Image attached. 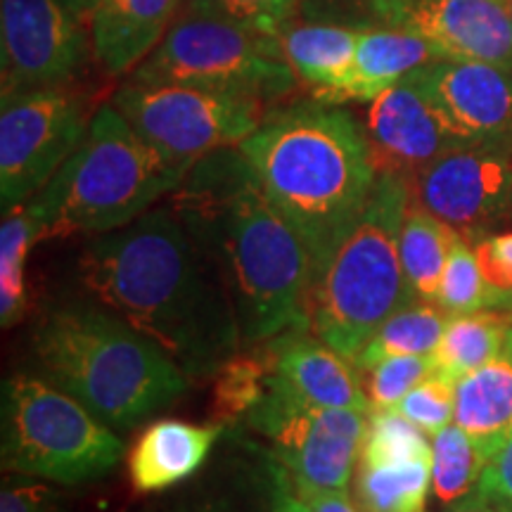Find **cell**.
Listing matches in <instances>:
<instances>
[{"label": "cell", "instance_id": "cell-4", "mask_svg": "<svg viewBox=\"0 0 512 512\" xmlns=\"http://www.w3.org/2000/svg\"><path fill=\"white\" fill-rule=\"evenodd\" d=\"M48 380L112 430H128L188 392V375L164 349L100 304H64L34 330Z\"/></svg>", "mask_w": 512, "mask_h": 512}, {"label": "cell", "instance_id": "cell-27", "mask_svg": "<svg viewBox=\"0 0 512 512\" xmlns=\"http://www.w3.org/2000/svg\"><path fill=\"white\" fill-rule=\"evenodd\" d=\"M448 316L434 302H411L389 316L366 347L351 358L356 370H366L392 356H434Z\"/></svg>", "mask_w": 512, "mask_h": 512}, {"label": "cell", "instance_id": "cell-39", "mask_svg": "<svg viewBox=\"0 0 512 512\" xmlns=\"http://www.w3.org/2000/svg\"><path fill=\"white\" fill-rule=\"evenodd\" d=\"M479 486L496 491L512 503V437L498 448V453L489 460L479 479Z\"/></svg>", "mask_w": 512, "mask_h": 512}, {"label": "cell", "instance_id": "cell-29", "mask_svg": "<svg viewBox=\"0 0 512 512\" xmlns=\"http://www.w3.org/2000/svg\"><path fill=\"white\" fill-rule=\"evenodd\" d=\"M432 489V458L356 467V503L363 512H425Z\"/></svg>", "mask_w": 512, "mask_h": 512}, {"label": "cell", "instance_id": "cell-26", "mask_svg": "<svg viewBox=\"0 0 512 512\" xmlns=\"http://www.w3.org/2000/svg\"><path fill=\"white\" fill-rule=\"evenodd\" d=\"M46 240V216L34 200L5 211L0 226V323L15 325L27 309L24 264L31 247Z\"/></svg>", "mask_w": 512, "mask_h": 512}, {"label": "cell", "instance_id": "cell-6", "mask_svg": "<svg viewBox=\"0 0 512 512\" xmlns=\"http://www.w3.org/2000/svg\"><path fill=\"white\" fill-rule=\"evenodd\" d=\"M411 185L377 174L361 219L313 285L311 330L349 361L396 311L418 302L401 268L399 235Z\"/></svg>", "mask_w": 512, "mask_h": 512}, {"label": "cell", "instance_id": "cell-41", "mask_svg": "<svg viewBox=\"0 0 512 512\" xmlns=\"http://www.w3.org/2000/svg\"><path fill=\"white\" fill-rule=\"evenodd\" d=\"M311 512H363L349 501L347 491H299Z\"/></svg>", "mask_w": 512, "mask_h": 512}, {"label": "cell", "instance_id": "cell-19", "mask_svg": "<svg viewBox=\"0 0 512 512\" xmlns=\"http://www.w3.org/2000/svg\"><path fill=\"white\" fill-rule=\"evenodd\" d=\"M221 422L192 425L157 420L147 425L128 453V477L140 494L164 491L195 475L223 434Z\"/></svg>", "mask_w": 512, "mask_h": 512}, {"label": "cell", "instance_id": "cell-40", "mask_svg": "<svg viewBox=\"0 0 512 512\" xmlns=\"http://www.w3.org/2000/svg\"><path fill=\"white\" fill-rule=\"evenodd\" d=\"M446 512H512V503L496 491L484 489L477 484L475 491H470L465 498L451 503Z\"/></svg>", "mask_w": 512, "mask_h": 512}, {"label": "cell", "instance_id": "cell-9", "mask_svg": "<svg viewBox=\"0 0 512 512\" xmlns=\"http://www.w3.org/2000/svg\"><path fill=\"white\" fill-rule=\"evenodd\" d=\"M245 425L268 441L299 491H347L366 437L368 413L313 406L275 373Z\"/></svg>", "mask_w": 512, "mask_h": 512}, {"label": "cell", "instance_id": "cell-7", "mask_svg": "<svg viewBox=\"0 0 512 512\" xmlns=\"http://www.w3.org/2000/svg\"><path fill=\"white\" fill-rule=\"evenodd\" d=\"M124 446L112 427L53 382L15 375L3 384V467L57 484L112 472Z\"/></svg>", "mask_w": 512, "mask_h": 512}, {"label": "cell", "instance_id": "cell-10", "mask_svg": "<svg viewBox=\"0 0 512 512\" xmlns=\"http://www.w3.org/2000/svg\"><path fill=\"white\" fill-rule=\"evenodd\" d=\"M0 105V204L5 214L53 181L86 138L100 105L86 83L17 93Z\"/></svg>", "mask_w": 512, "mask_h": 512}, {"label": "cell", "instance_id": "cell-2", "mask_svg": "<svg viewBox=\"0 0 512 512\" xmlns=\"http://www.w3.org/2000/svg\"><path fill=\"white\" fill-rule=\"evenodd\" d=\"M166 202L219 273L242 347L311 330V259L266 200L240 147L197 159Z\"/></svg>", "mask_w": 512, "mask_h": 512}, {"label": "cell", "instance_id": "cell-37", "mask_svg": "<svg viewBox=\"0 0 512 512\" xmlns=\"http://www.w3.org/2000/svg\"><path fill=\"white\" fill-rule=\"evenodd\" d=\"M484 280L494 290L496 309H512V233H494L475 242Z\"/></svg>", "mask_w": 512, "mask_h": 512}, {"label": "cell", "instance_id": "cell-5", "mask_svg": "<svg viewBox=\"0 0 512 512\" xmlns=\"http://www.w3.org/2000/svg\"><path fill=\"white\" fill-rule=\"evenodd\" d=\"M190 166L162 155L107 102L74 155L31 200L46 216V238L110 233L169 197Z\"/></svg>", "mask_w": 512, "mask_h": 512}, {"label": "cell", "instance_id": "cell-18", "mask_svg": "<svg viewBox=\"0 0 512 512\" xmlns=\"http://www.w3.org/2000/svg\"><path fill=\"white\" fill-rule=\"evenodd\" d=\"M275 347L278 373L313 406L373 411L354 363L328 347L320 337H313L311 330L275 335Z\"/></svg>", "mask_w": 512, "mask_h": 512}, {"label": "cell", "instance_id": "cell-13", "mask_svg": "<svg viewBox=\"0 0 512 512\" xmlns=\"http://www.w3.org/2000/svg\"><path fill=\"white\" fill-rule=\"evenodd\" d=\"M408 185L415 207L437 216L475 245L510 219L512 152L456 147L425 166Z\"/></svg>", "mask_w": 512, "mask_h": 512}, {"label": "cell", "instance_id": "cell-43", "mask_svg": "<svg viewBox=\"0 0 512 512\" xmlns=\"http://www.w3.org/2000/svg\"><path fill=\"white\" fill-rule=\"evenodd\" d=\"M411 3V0H384V5H387V19H389V29L394 27V17L396 12H399L403 5Z\"/></svg>", "mask_w": 512, "mask_h": 512}, {"label": "cell", "instance_id": "cell-8", "mask_svg": "<svg viewBox=\"0 0 512 512\" xmlns=\"http://www.w3.org/2000/svg\"><path fill=\"white\" fill-rule=\"evenodd\" d=\"M128 81L202 88L261 102L271 110L299 83L278 36L256 34L197 12H183Z\"/></svg>", "mask_w": 512, "mask_h": 512}, {"label": "cell", "instance_id": "cell-30", "mask_svg": "<svg viewBox=\"0 0 512 512\" xmlns=\"http://www.w3.org/2000/svg\"><path fill=\"white\" fill-rule=\"evenodd\" d=\"M489 458L467 432L448 425L432 439V489L444 505H451L477 489Z\"/></svg>", "mask_w": 512, "mask_h": 512}, {"label": "cell", "instance_id": "cell-12", "mask_svg": "<svg viewBox=\"0 0 512 512\" xmlns=\"http://www.w3.org/2000/svg\"><path fill=\"white\" fill-rule=\"evenodd\" d=\"M95 60L88 22L57 0H0L3 98L86 83Z\"/></svg>", "mask_w": 512, "mask_h": 512}, {"label": "cell", "instance_id": "cell-36", "mask_svg": "<svg viewBox=\"0 0 512 512\" xmlns=\"http://www.w3.org/2000/svg\"><path fill=\"white\" fill-rule=\"evenodd\" d=\"M299 19L351 29H389L384 0H299Z\"/></svg>", "mask_w": 512, "mask_h": 512}, {"label": "cell", "instance_id": "cell-23", "mask_svg": "<svg viewBox=\"0 0 512 512\" xmlns=\"http://www.w3.org/2000/svg\"><path fill=\"white\" fill-rule=\"evenodd\" d=\"M441 60L437 48L406 29H363L351 79L339 102H370L411 76L415 69Z\"/></svg>", "mask_w": 512, "mask_h": 512}, {"label": "cell", "instance_id": "cell-25", "mask_svg": "<svg viewBox=\"0 0 512 512\" xmlns=\"http://www.w3.org/2000/svg\"><path fill=\"white\" fill-rule=\"evenodd\" d=\"M458 233L425 209L408 204L399 235V256L406 283L422 302H434L448 254Z\"/></svg>", "mask_w": 512, "mask_h": 512}, {"label": "cell", "instance_id": "cell-17", "mask_svg": "<svg viewBox=\"0 0 512 512\" xmlns=\"http://www.w3.org/2000/svg\"><path fill=\"white\" fill-rule=\"evenodd\" d=\"M185 0H98L91 29L95 60L110 76L133 74L178 19Z\"/></svg>", "mask_w": 512, "mask_h": 512}, {"label": "cell", "instance_id": "cell-11", "mask_svg": "<svg viewBox=\"0 0 512 512\" xmlns=\"http://www.w3.org/2000/svg\"><path fill=\"white\" fill-rule=\"evenodd\" d=\"M110 102L140 138L183 164L240 147L273 112L261 102L174 83L126 81Z\"/></svg>", "mask_w": 512, "mask_h": 512}, {"label": "cell", "instance_id": "cell-35", "mask_svg": "<svg viewBox=\"0 0 512 512\" xmlns=\"http://www.w3.org/2000/svg\"><path fill=\"white\" fill-rule=\"evenodd\" d=\"M396 411L434 437L456 420V384L434 373L415 384L411 392L403 396Z\"/></svg>", "mask_w": 512, "mask_h": 512}, {"label": "cell", "instance_id": "cell-28", "mask_svg": "<svg viewBox=\"0 0 512 512\" xmlns=\"http://www.w3.org/2000/svg\"><path fill=\"white\" fill-rule=\"evenodd\" d=\"M278 368L275 337L266 342L240 347L214 375V422L235 425L261 399L268 380Z\"/></svg>", "mask_w": 512, "mask_h": 512}, {"label": "cell", "instance_id": "cell-3", "mask_svg": "<svg viewBox=\"0 0 512 512\" xmlns=\"http://www.w3.org/2000/svg\"><path fill=\"white\" fill-rule=\"evenodd\" d=\"M240 150L306 247L316 285L375 188L366 126L330 102H302L268 114Z\"/></svg>", "mask_w": 512, "mask_h": 512}, {"label": "cell", "instance_id": "cell-42", "mask_svg": "<svg viewBox=\"0 0 512 512\" xmlns=\"http://www.w3.org/2000/svg\"><path fill=\"white\" fill-rule=\"evenodd\" d=\"M57 3H60L64 10L72 12L74 17H79V19H83V22H88V19H91V15H93L95 5H98V0H57Z\"/></svg>", "mask_w": 512, "mask_h": 512}, {"label": "cell", "instance_id": "cell-31", "mask_svg": "<svg viewBox=\"0 0 512 512\" xmlns=\"http://www.w3.org/2000/svg\"><path fill=\"white\" fill-rule=\"evenodd\" d=\"M434 304L448 318L465 316V313H477L484 309H496L494 290L484 280L475 254V245L460 238V235L453 242L451 254H448Z\"/></svg>", "mask_w": 512, "mask_h": 512}, {"label": "cell", "instance_id": "cell-24", "mask_svg": "<svg viewBox=\"0 0 512 512\" xmlns=\"http://www.w3.org/2000/svg\"><path fill=\"white\" fill-rule=\"evenodd\" d=\"M510 323L512 316L501 309L451 316L432 356L434 373L456 384L486 366L501 351Z\"/></svg>", "mask_w": 512, "mask_h": 512}, {"label": "cell", "instance_id": "cell-44", "mask_svg": "<svg viewBox=\"0 0 512 512\" xmlns=\"http://www.w3.org/2000/svg\"><path fill=\"white\" fill-rule=\"evenodd\" d=\"M505 3H508V8H510V19H512V0H505Z\"/></svg>", "mask_w": 512, "mask_h": 512}, {"label": "cell", "instance_id": "cell-20", "mask_svg": "<svg viewBox=\"0 0 512 512\" xmlns=\"http://www.w3.org/2000/svg\"><path fill=\"white\" fill-rule=\"evenodd\" d=\"M240 441V456L228 465L219 491L192 512H311L290 470L268 446Z\"/></svg>", "mask_w": 512, "mask_h": 512}, {"label": "cell", "instance_id": "cell-32", "mask_svg": "<svg viewBox=\"0 0 512 512\" xmlns=\"http://www.w3.org/2000/svg\"><path fill=\"white\" fill-rule=\"evenodd\" d=\"M420 458H432V444L427 441V432L403 418L396 408L368 413L366 437H363L358 463L392 465Z\"/></svg>", "mask_w": 512, "mask_h": 512}, {"label": "cell", "instance_id": "cell-14", "mask_svg": "<svg viewBox=\"0 0 512 512\" xmlns=\"http://www.w3.org/2000/svg\"><path fill=\"white\" fill-rule=\"evenodd\" d=\"M463 147L512 152V69L434 60L408 76Z\"/></svg>", "mask_w": 512, "mask_h": 512}, {"label": "cell", "instance_id": "cell-45", "mask_svg": "<svg viewBox=\"0 0 512 512\" xmlns=\"http://www.w3.org/2000/svg\"><path fill=\"white\" fill-rule=\"evenodd\" d=\"M510 219H512V204H510Z\"/></svg>", "mask_w": 512, "mask_h": 512}, {"label": "cell", "instance_id": "cell-46", "mask_svg": "<svg viewBox=\"0 0 512 512\" xmlns=\"http://www.w3.org/2000/svg\"><path fill=\"white\" fill-rule=\"evenodd\" d=\"M510 437H512V430H510Z\"/></svg>", "mask_w": 512, "mask_h": 512}, {"label": "cell", "instance_id": "cell-15", "mask_svg": "<svg viewBox=\"0 0 512 512\" xmlns=\"http://www.w3.org/2000/svg\"><path fill=\"white\" fill-rule=\"evenodd\" d=\"M366 136L377 174H396L408 183L441 155L463 147L408 76L370 100Z\"/></svg>", "mask_w": 512, "mask_h": 512}, {"label": "cell", "instance_id": "cell-33", "mask_svg": "<svg viewBox=\"0 0 512 512\" xmlns=\"http://www.w3.org/2000/svg\"><path fill=\"white\" fill-rule=\"evenodd\" d=\"M185 12L223 19L256 34L280 36L299 19V0H185Z\"/></svg>", "mask_w": 512, "mask_h": 512}, {"label": "cell", "instance_id": "cell-22", "mask_svg": "<svg viewBox=\"0 0 512 512\" xmlns=\"http://www.w3.org/2000/svg\"><path fill=\"white\" fill-rule=\"evenodd\" d=\"M456 425L494 458L512 430V323L503 347L475 373L456 382Z\"/></svg>", "mask_w": 512, "mask_h": 512}, {"label": "cell", "instance_id": "cell-38", "mask_svg": "<svg viewBox=\"0 0 512 512\" xmlns=\"http://www.w3.org/2000/svg\"><path fill=\"white\" fill-rule=\"evenodd\" d=\"M0 512H60V496L27 475L8 479L0 491Z\"/></svg>", "mask_w": 512, "mask_h": 512}, {"label": "cell", "instance_id": "cell-34", "mask_svg": "<svg viewBox=\"0 0 512 512\" xmlns=\"http://www.w3.org/2000/svg\"><path fill=\"white\" fill-rule=\"evenodd\" d=\"M373 411L396 408L415 384L434 375L432 356H392L366 370H358Z\"/></svg>", "mask_w": 512, "mask_h": 512}, {"label": "cell", "instance_id": "cell-16", "mask_svg": "<svg viewBox=\"0 0 512 512\" xmlns=\"http://www.w3.org/2000/svg\"><path fill=\"white\" fill-rule=\"evenodd\" d=\"M392 29L425 38L441 60L512 69V19L505 0H411L396 12Z\"/></svg>", "mask_w": 512, "mask_h": 512}, {"label": "cell", "instance_id": "cell-21", "mask_svg": "<svg viewBox=\"0 0 512 512\" xmlns=\"http://www.w3.org/2000/svg\"><path fill=\"white\" fill-rule=\"evenodd\" d=\"M361 31L342 24L297 19L278 38L283 57L297 79L304 81L320 102L332 105L339 102L354 72Z\"/></svg>", "mask_w": 512, "mask_h": 512}, {"label": "cell", "instance_id": "cell-1", "mask_svg": "<svg viewBox=\"0 0 512 512\" xmlns=\"http://www.w3.org/2000/svg\"><path fill=\"white\" fill-rule=\"evenodd\" d=\"M81 287L157 344L190 382L209 380L242 347L233 304L169 202L83 249Z\"/></svg>", "mask_w": 512, "mask_h": 512}]
</instances>
